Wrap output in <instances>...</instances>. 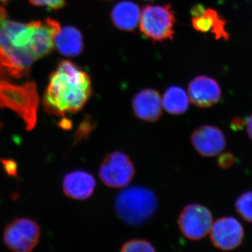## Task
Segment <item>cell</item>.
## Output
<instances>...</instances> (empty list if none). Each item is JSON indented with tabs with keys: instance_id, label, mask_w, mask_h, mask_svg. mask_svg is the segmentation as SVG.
Here are the masks:
<instances>
[{
	"instance_id": "6da1fadb",
	"label": "cell",
	"mask_w": 252,
	"mask_h": 252,
	"mask_svg": "<svg viewBox=\"0 0 252 252\" xmlns=\"http://www.w3.org/2000/svg\"><path fill=\"white\" fill-rule=\"evenodd\" d=\"M61 30L51 18L26 24L11 21L0 6V66L13 77H24L33 63L54 49Z\"/></svg>"
},
{
	"instance_id": "7a4b0ae2",
	"label": "cell",
	"mask_w": 252,
	"mask_h": 252,
	"mask_svg": "<svg viewBox=\"0 0 252 252\" xmlns=\"http://www.w3.org/2000/svg\"><path fill=\"white\" fill-rule=\"evenodd\" d=\"M90 75L69 61L60 63L50 77L44 97L46 110L64 116L81 111L92 94Z\"/></svg>"
},
{
	"instance_id": "3957f363",
	"label": "cell",
	"mask_w": 252,
	"mask_h": 252,
	"mask_svg": "<svg viewBox=\"0 0 252 252\" xmlns=\"http://www.w3.org/2000/svg\"><path fill=\"white\" fill-rule=\"evenodd\" d=\"M158 205L157 195L152 190L142 186H135L118 194L115 210L123 221L132 226H139L152 218Z\"/></svg>"
},
{
	"instance_id": "277c9868",
	"label": "cell",
	"mask_w": 252,
	"mask_h": 252,
	"mask_svg": "<svg viewBox=\"0 0 252 252\" xmlns=\"http://www.w3.org/2000/svg\"><path fill=\"white\" fill-rule=\"evenodd\" d=\"M176 18L172 6L147 5L141 13V32L154 42L173 40Z\"/></svg>"
},
{
	"instance_id": "5b68a950",
	"label": "cell",
	"mask_w": 252,
	"mask_h": 252,
	"mask_svg": "<svg viewBox=\"0 0 252 252\" xmlns=\"http://www.w3.org/2000/svg\"><path fill=\"white\" fill-rule=\"evenodd\" d=\"M135 167L127 154L116 151L107 156L99 169L101 181L110 188L122 189L133 180Z\"/></svg>"
},
{
	"instance_id": "8992f818",
	"label": "cell",
	"mask_w": 252,
	"mask_h": 252,
	"mask_svg": "<svg viewBox=\"0 0 252 252\" xmlns=\"http://www.w3.org/2000/svg\"><path fill=\"white\" fill-rule=\"evenodd\" d=\"M213 224L212 212L203 205L190 204L181 212L178 225L182 235L190 240H200L205 238Z\"/></svg>"
},
{
	"instance_id": "52a82bcc",
	"label": "cell",
	"mask_w": 252,
	"mask_h": 252,
	"mask_svg": "<svg viewBox=\"0 0 252 252\" xmlns=\"http://www.w3.org/2000/svg\"><path fill=\"white\" fill-rule=\"evenodd\" d=\"M40 235V228L35 221L30 219H19L5 228L4 242L11 251L29 252L39 243Z\"/></svg>"
},
{
	"instance_id": "ba28073f",
	"label": "cell",
	"mask_w": 252,
	"mask_h": 252,
	"mask_svg": "<svg viewBox=\"0 0 252 252\" xmlns=\"http://www.w3.org/2000/svg\"><path fill=\"white\" fill-rule=\"evenodd\" d=\"M210 240L215 248L222 251L238 248L244 238V228L233 217H223L217 220L210 230Z\"/></svg>"
},
{
	"instance_id": "9c48e42d",
	"label": "cell",
	"mask_w": 252,
	"mask_h": 252,
	"mask_svg": "<svg viewBox=\"0 0 252 252\" xmlns=\"http://www.w3.org/2000/svg\"><path fill=\"white\" fill-rule=\"evenodd\" d=\"M190 142L200 156L214 157L224 150V134L216 126L204 125L197 127L190 135Z\"/></svg>"
},
{
	"instance_id": "30bf717a",
	"label": "cell",
	"mask_w": 252,
	"mask_h": 252,
	"mask_svg": "<svg viewBox=\"0 0 252 252\" xmlns=\"http://www.w3.org/2000/svg\"><path fill=\"white\" fill-rule=\"evenodd\" d=\"M188 95L194 105L208 108L220 102L221 89L215 79L207 76H198L189 83Z\"/></svg>"
},
{
	"instance_id": "8fae6325",
	"label": "cell",
	"mask_w": 252,
	"mask_h": 252,
	"mask_svg": "<svg viewBox=\"0 0 252 252\" xmlns=\"http://www.w3.org/2000/svg\"><path fill=\"white\" fill-rule=\"evenodd\" d=\"M132 108L137 119L156 122L162 115V98L158 91L146 89L139 91L132 99Z\"/></svg>"
},
{
	"instance_id": "7c38bea8",
	"label": "cell",
	"mask_w": 252,
	"mask_h": 252,
	"mask_svg": "<svg viewBox=\"0 0 252 252\" xmlns=\"http://www.w3.org/2000/svg\"><path fill=\"white\" fill-rule=\"evenodd\" d=\"M96 181L89 172L77 170L64 176L63 189L64 194L74 200H84L94 193Z\"/></svg>"
},
{
	"instance_id": "4fadbf2b",
	"label": "cell",
	"mask_w": 252,
	"mask_h": 252,
	"mask_svg": "<svg viewBox=\"0 0 252 252\" xmlns=\"http://www.w3.org/2000/svg\"><path fill=\"white\" fill-rule=\"evenodd\" d=\"M141 13L138 4L130 0H124L113 7L110 17L113 25L117 29L132 32L140 23Z\"/></svg>"
},
{
	"instance_id": "5bb4252c",
	"label": "cell",
	"mask_w": 252,
	"mask_h": 252,
	"mask_svg": "<svg viewBox=\"0 0 252 252\" xmlns=\"http://www.w3.org/2000/svg\"><path fill=\"white\" fill-rule=\"evenodd\" d=\"M55 47L66 57H77L84 51V37L79 30L73 26L61 28L55 38Z\"/></svg>"
},
{
	"instance_id": "9a60e30c",
	"label": "cell",
	"mask_w": 252,
	"mask_h": 252,
	"mask_svg": "<svg viewBox=\"0 0 252 252\" xmlns=\"http://www.w3.org/2000/svg\"><path fill=\"white\" fill-rule=\"evenodd\" d=\"M192 26L196 31L200 32H211L215 35L217 39L220 38L227 40L229 37L225 31V21L216 10L205 9L199 16L192 17Z\"/></svg>"
},
{
	"instance_id": "2e32d148",
	"label": "cell",
	"mask_w": 252,
	"mask_h": 252,
	"mask_svg": "<svg viewBox=\"0 0 252 252\" xmlns=\"http://www.w3.org/2000/svg\"><path fill=\"white\" fill-rule=\"evenodd\" d=\"M162 107L169 114L180 115L189 108V97L182 88L171 86L169 88L162 99Z\"/></svg>"
},
{
	"instance_id": "e0dca14e",
	"label": "cell",
	"mask_w": 252,
	"mask_h": 252,
	"mask_svg": "<svg viewBox=\"0 0 252 252\" xmlns=\"http://www.w3.org/2000/svg\"><path fill=\"white\" fill-rule=\"evenodd\" d=\"M235 210L245 221L252 223V191L240 195L235 204Z\"/></svg>"
},
{
	"instance_id": "ac0fdd59",
	"label": "cell",
	"mask_w": 252,
	"mask_h": 252,
	"mask_svg": "<svg viewBox=\"0 0 252 252\" xmlns=\"http://www.w3.org/2000/svg\"><path fill=\"white\" fill-rule=\"evenodd\" d=\"M121 252H156V250L152 244L148 240H144V239H132L123 245Z\"/></svg>"
},
{
	"instance_id": "d6986e66",
	"label": "cell",
	"mask_w": 252,
	"mask_h": 252,
	"mask_svg": "<svg viewBox=\"0 0 252 252\" xmlns=\"http://www.w3.org/2000/svg\"><path fill=\"white\" fill-rule=\"evenodd\" d=\"M32 4L37 6H46L51 9H62L65 6V0H30Z\"/></svg>"
},
{
	"instance_id": "ffe728a7",
	"label": "cell",
	"mask_w": 252,
	"mask_h": 252,
	"mask_svg": "<svg viewBox=\"0 0 252 252\" xmlns=\"http://www.w3.org/2000/svg\"><path fill=\"white\" fill-rule=\"evenodd\" d=\"M235 158L234 156L230 153H223L220 154L218 158L217 162L218 165L222 169H228L234 165Z\"/></svg>"
},
{
	"instance_id": "44dd1931",
	"label": "cell",
	"mask_w": 252,
	"mask_h": 252,
	"mask_svg": "<svg viewBox=\"0 0 252 252\" xmlns=\"http://www.w3.org/2000/svg\"><path fill=\"white\" fill-rule=\"evenodd\" d=\"M231 127L234 130H241L244 126V122L241 118H235L231 122Z\"/></svg>"
},
{
	"instance_id": "7402d4cb",
	"label": "cell",
	"mask_w": 252,
	"mask_h": 252,
	"mask_svg": "<svg viewBox=\"0 0 252 252\" xmlns=\"http://www.w3.org/2000/svg\"><path fill=\"white\" fill-rule=\"evenodd\" d=\"M246 126L247 132H248L249 137L252 140V114L250 117H249L248 120H247Z\"/></svg>"
},
{
	"instance_id": "603a6c76",
	"label": "cell",
	"mask_w": 252,
	"mask_h": 252,
	"mask_svg": "<svg viewBox=\"0 0 252 252\" xmlns=\"http://www.w3.org/2000/svg\"><path fill=\"white\" fill-rule=\"evenodd\" d=\"M142 1H154V0H142Z\"/></svg>"
},
{
	"instance_id": "cb8c5ba5",
	"label": "cell",
	"mask_w": 252,
	"mask_h": 252,
	"mask_svg": "<svg viewBox=\"0 0 252 252\" xmlns=\"http://www.w3.org/2000/svg\"><path fill=\"white\" fill-rule=\"evenodd\" d=\"M1 1H7V0H1Z\"/></svg>"
}]
</instances>
